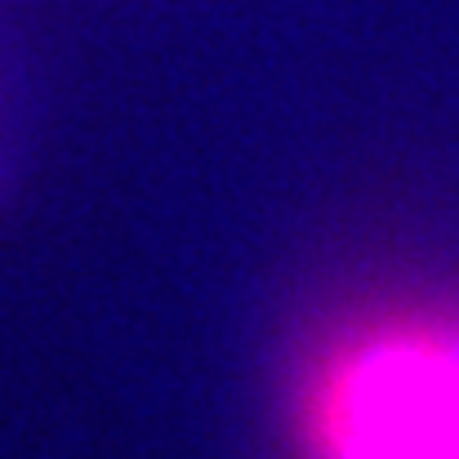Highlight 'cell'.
<instances>
[{
  "label": "cell",
  "instance_id": "obj_1",
  "mask_svg": "<svg viewBox=\"0 0 459 459\" xmlns=\"http://www.w3.org/2000/svg\"><path fill=\"white\" fill-rule=\"evenodd\" d=\"M295 459H459V295L348 312L290 388Z\"/></svg>",
  "mask_w": 459,
  "mask_h": 459
}]
</instances>
